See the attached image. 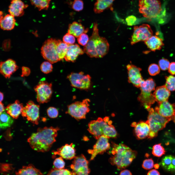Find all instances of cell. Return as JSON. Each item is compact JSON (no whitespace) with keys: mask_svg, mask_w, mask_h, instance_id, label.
Listing matches in <instances>:
<instances>
[{"mask_svg":"<svg viewBox=\"0 0 175 175\" xmlns=\"http://www.w3.org/2000/svg\"><path fill=\"white\" fill-rule=\"evenodd\" d=\"M109 138L105 135L102 136L97 140L93 149L88 150V153L91 155L90 160L94 159L97 155L103 154L110 149Z\"/></svg>","mask_w":175,"mask_h":175,"instance_id":"obj_13","label":"cell"},{"mask_svg":"<svg viewBox=\"0 0 175 175\" xmlns=\"http://www.w3.org/2000/svg\"><path fill=\"white\" fill-rule=\"evenodd\" d=\"M165 86L170 91L175 90V77L172 75L166 76Z\"/></svg>","mask_w":175,"mask_h":175,"instance_id":"obj_38","label":"cell"},{"mask_svg":"<svg viewBox=\"0 0 175 175\" xmlns=\"http://www.w3.org/2000/svg\"><path fill=\"white\" fill-rule=\"evenodd\" d=\"M22 72L21 75L22 77L28 76L30 74V70L28 68L23 66L22 68Z\"/></svg>","mask_w":175,"mask_h":175,"instance_id":"obj_49","label":"cell"},{"mask_svg":"<svg viewBox=\"0 0 175 175\" xmlns=\"http://www.w3.org/2000/svg\"><path fill=\"white\" fill-rule=\"evenodd\" d=\"M112 147L110 153L112 156L109 158V162L119 170L128 167L137 155L136 151L132 150L124 144H118L112 142Z\"/></svg>","mask_w":175,"mask_h":175,"instance_id":"obj_2","label":"cell"},{"mask_svg":"<svg viewBox=\"0 0 175 175\" xmlns=\"http://www.w3.org/2000/svg\"><path fill=\"white\" fill-rule=\"evenodd\" d=\"M154 166V162L152 158L146 159L143 161L142 167L145 169L148 170L152 168Z\"/></svg>","mask_w":175,"mask_h":175,"instance_id":"obj_45","label":"cell"},{"mask_svg":"<svg viewBox=\"0 0 175 175\" xmlns=\"http://www.w3.org/2000/svg\"><path fill=\"white\" fill-rule=\"evenodd\" d=\"M60 130L57 127L39 128L37 131L32 134L27 139V141L31 147L35 151L42 152L48 151L56 141L55 138L58 131Z\"/></svg>","mask_w":175,"mask_h":175,"instance_id":"obj_1","label":"cell"},{"mask_svg":"<svg viewBox=\"0 0 175 175\" xmlns=\"http://www.w3.org/2000/svg\"><path fill=\"white\" fill-rule=\"evenodd\" d=\"M173 157L171 155H167L164 157L162 159L161 165L166 170L169 171H174L172 165Z\"/></svg>","mask_w":175,"mask_h":175,"instance_id":"obj_34","label":"cell"},{"mask_svg":"<svg viewBox=\"0 0 175 175\" xmlns=\"http://www.w3.org/2000/svg\"><path fill=\"white\" fill-rule=\"evenodd\" d=\"M57 40L51 38L46 40L41 49V53L43 58L51 63L60 61L56 50Z\"/></svg>","mask_w":175,"mask_h":175,"instance_id":"obj_7","label":"cell"},{"mask_svg":"<svg viewBox=\"0 0 175 175\" xmlns=\"http://www.w3.org/2000/svg\"><path fill=\"white\" fill-rule=\"evenodd\" d=\"M68 45L60 40H57L56 50L58 56L61 60L64 58L66 53Z\"/></svg>","mask_w":175,"mask_h":175,"instance_id":"obj_33","label":"cell"},{"mask_svg":"<svg viewBox=\"0 0 175 175\" xmlns=\"http://www.w3.org/2000/svg\"><path fill=\"white\" fill-rule=\"evenodd\" d=\"M159 66L156 64H151L149 66L148 71L149 74L152 76H154L158 74L160 72Z\"/></svg>","mask_w":175,"mask_h":175,"instance_id":"obj_41","label":"cell"},{"mask_svg":"<svg viewBox=\"0 0 175 175\" xmlns=\"http://www.w3.org/2000/svg\"><path fill=\"white\" fill-rule=\"evenodd\" d=\"M47 175H72V174L67 169H59L54 168L51 169Z\"/></svg>","mask_w":175,"mask_h":175,"instance_id":"obj_36","label":"cell"},{"mask_svg":"<svg viewBox=\"0 0 175 175\" xmlns=\"http://www.w3.org/2000/svg\"><path fill=\"white\" fill-rule=\"evenodd\" d=\"M95 46L98 58H101L108 53L109 44L107 39L105 37L98 35L94 41Z\"/></svg>","mask_w":175,"mask_h":175,"instance_id":"obj_19","label":"cell"},{"mask_svg":"<svg viewBox=\"0 0 175 175\" xmlns=\"http://www.w3.org/2000/svg\"><path fill=\"white\" fill-rule=\"evenodd\" d=\"M88 161L83 154L75 156L70 166L72 175H89Z\"/></svg>","mask_w":175,"mask_h":175,"instance_id":"obj_11","label":"cell"},{"mask_svg":"<svg viewBox=\"0 0 175 175\" xmlns=\"http://www.w3.org/2000/svg\"><path fill=\"white\" fill-rule=\"evenodd\" d=\"M101 117L96 120L91 121L88 124L87 130L96 139L98 140L102 135L107 137L111 128V125Z\"/></svg>","mask_w":175,"mask_h":175,"instance_id":"obj_6","label":"cell"},{"mask_svg":"<svg viewBox=\"0 0 175 175\" xmlns=\"http://www.w3.org/2000/svg\"><path fill=\"white\" fill-rule=\"evenodd\" d=\"M90 100L86 99L82 101H76L68 106L66 113L70 115L77 120L86 118V115L90 109L89 107Z\"/></svg>","mask_w":175,"mask_h":175,"instance_id":"obj_5","label":"cell"},{"mask_svg":"<svg viewBox=\"0 0 175 175\" xmlns=\"http://www.w3.org/2000/svg\"><path fill=\"white\" fill-rule=\"evenodd\" d=\"M0 102H1L3 100V97H4V95L3 94V93L2 92H1L0 93Z\"/></svg>","mask_w":175,"mask_h":175,"instance_id":"obj_55","label":"cell"},{"mask_svg":"<svg viewBox=\"0 0 175 175\" xmlns=\"http://www.w3.org/2000/svg\"><path fill=\"white\" fill-rule=\"evenodd\" d=\"M88 29H85L84 27L81 24L74 21L69 25L68 33L76 37H78L82 34L87 33Z\"/></svg>","mask_w":175,"mask_h":175,"instance_id":"obj_29","label":"cell"},{"mask_svg":"<svg viewBox=\"0 0 175 175\" xmlns=\"http://www.w3.org/2000/svg\"><path fill=\"white\" fill-rule=\"evenodd\" d=\"M144 43L148 47L153 51L160 50L164 45L162 39L156 35H152Z\"/></svg>","mask_w":175,"mask_h":175,"instance_id":"obj_27","label":"cell"},{"mask_svg":"<svg viewBox=\"0 0 175 175\" xmlns=\"http://www.w3.org/2000/svg\"><path fill=\"white\" fill-rule=\"evenodd\" d=\"M128 74V82L132 84L135 87L140 88V84L143 79L140 73L141 69L131 64L126 66Z\"/></svg>","mask_w":175,"mask_h":175,"instance_id":"obj_14","label":"cell"},{"mask_svg":"<svg viewBox=\"0 0 175 175\" xmlns=\"http://www.w3.org/2000/svg\"><path fill=\"white\" fill-rule=\"evenodd\" d=\"M39 105L35 104L32 101H29L23 107L21 114L23 118L32 123L37 125L40 120Z\"/></svg>","mask_w":175,"mask_h":175,"instance_id":"obj_12","label":"cell"},{"mask_svg":"<svg viewBox=\"0 0 175 175\" xmlns=\"http://www.w3.org/2000/svg\"><path fill=\"white\" fill-rule=\"evenodd\" d=\"M89 39L88 35L86 33H83L78 37L77 41L79 44L85 46L87 44Z\"/></svg>","mask_w":175,"mask_h":175,"instance_id":"obj_43","label":"cell"},{"mask_svg":"<svg viewBox=\"0 0 175 175\" xmlns=\"http://www.w3.org/2000/svg\"><path fill=\"white\" fill-rule=\"evenodd\" d=\"M0 114L3 112L4 111L5 108L4 106V104L1 102H0Z\"/></svg>","mask_w":175,"mask_h":175,"instance_id":"obj_54","label":"cell"},{"mask_svg":"<svg viewBox=\"0 0 175 175\" xmlns=\"http://www.w3.org/2000/svg\"><path fill=\"white\" fill-rule=\"evenodd\" d=\"M23 104L18 100L15 102L8 105L5 108L6 112L13 118L17 119L21 113Z\"/></svg>","mask_w":175,"mask_h":175,"instance_id":"obj_24","label":"cell"},{"mask_svg":"<svg viewBox=\"0 0 175 175\" xmlns=\"http://www.w3.org/2000/svg\"><path fill=\"white\" fill-rule=\"evenodd\" d=\"M155 83L153 79L149 78L146 80H143L140 87L141 91L152 92L155 90Z\"/></svg>","mask_w":175,"mask_h":175,"instance_id":"obj_32","label":"cell"},{"mask_svg":"<svg viewBox=\"0 0 175 175\" xmlns=\"http://www.w3.org/2000/svg\"><path fill=\"white\" fill-rule=\"evenodd\" d=\"M52 87L51 83L44 81H40L34 87L37 100L39 104L47 103L50 101L52 92Z\"/></svg>","mask_w":175,"mask_h":175,"instance_id":"obj_9","label":"cell"},{"mask_svg":"<svg viewBox=\"0 0 175 175\" xmlns=\"http://www.w3.org/2000/svg\"><path fill=\"white\" fill-rule=\"evenodd\" d=\"M172 120H173V122L175 123V116L172 119Z\"/></svg>","mask_w":175,"mask_h":175,"instance_id":"obj_57","label":"cell"},{"mask_svg":"<svg viewBox=\"0 0 175 175\" xmlns=\"http://www.w3.org/2000/svg\"><path fill=\"white\" fill-rule=\"evenodd\" d=\"M114 0H96L94 5V11L96 14L100 13L105 9H110L113 11V3Z\"/></svg>","mask_w":175,"mask_h":175,"instance_id":"obj_26","label":"cell"},{"mask_svg":"<svg viewBox=\"0 0 175 175\" xmlns=\"http://www.w3.org/2000/svg\"><path fill=\"white\" fill-rule=\"evenodd\" d=\"M119 175H132L131 173L129 170L124 169L120 173Z\"/></svg>","mask_w":175,"mask_h":175,"instance_id":"obj_53","label":"cell"},{"mask_svg":"<svg viewBox=\"0 0 175 175\" xmlns=\"http://www.w3.org/2000/svg\"><path fill=\"white\" fill-rule=\"evenodd\" d=\"M137 99L141 105L146 109L150 107L155 101L153 93L152 92L141 91Z\"/></svg>","mask_w":175,"mask_h":175,"instance_id":"obj_25","label":"cell"},{"mask_svg":"<svg viewBox=\"0 0 175 175\" xmlns=\"http://www.w3.org/2000/svg\"><path fill=\"white\" fill-rule=\"evenodd\" d=\"M0 65V73L6 78H9L18 68L15 61L11 59L1 62Z\"/></svg>","mask_w":175,"mask_h":175,"instance_id":"obj_18","label":"cell"},{"mask_svg":"<svg viewBox=\"0 0 175 175\" xmlns=\"http://www.w3.org/2000/svg\"><path fill=\"white\" fill-rule=\"evenodd\" d=\"M76 151L73 144L71 143L70 144H66L58 148L54 153L60 156L63 158L71 160L75 157Z\"/></svg>","mask_w":175,"mask_h":175,"instance_id":"obj_20","label":"cell"},{"mask_svg":"<svg viewBox=\"0 0 175 175\" xmlns=\"http://www.w3.org/2000/svg\"><path fill=\"white\" fill-rule=\"evenodd\" d=\"M154 110L161 115L171 120L175 116V103L171 104L168 101L158 104Z\"/></svg>","mask_w":175,"mask_h":175,"instance_id":"obj_15","label":"cell"},{"mask_svg":"<svg viewBox=\"0 0 175 175\" xmlns=\"http://www.w3.org/2000/svg\"><path fill=\"white\" fill-rule=\"evenodd\" d=\"M153 34L150 26L147 24H143L139 26H135L134 31L131 39V44L133 45L140 42H145Z\"/></svg>","mask_w":175,"mask_h":175,"instance_id":"obj_10","label":"cell"},{"mask_svg":"<svg viewBox=\"0 0 175 175\" xmlns=\"http://www.w3.org/2000/svg\"><path fill=\"white\" fill-rule=\"evenodd\" d=\"M139 12L145 17L158 19L165 15L158 0H139Z\"/></svg>","mask_w":175,"mask_h":175,"instance_id":"obj_3","label":"cell"},{"mask_svg":"<svg viewBox=\"0 0 175 175\" xmlns=\"http://www.w3.org/2000/svg\"><path fill=\"white\" fill-rule=\"evenodd\" d=\"M98 35V25L97 23H94L92 35L90 37L87 44L84 46L83 50L84 52L90 57L98 58L95 46L94 41Z\"/></svg>","mask_w":175,"mask_h":175,"instance_id":"obj_16","label":"cell"},{"mask_svg":"<svg viewBox=\"0 0 175 175\" xmlns=\"http://www.w3.org/2000/svg\"><path fill=\"white\" fill-rule=\"evenodd\" d=\"M147 175H160V174L157 170L153 169L149 171L147 173Z\"/></svg>","mask_w":175,"mask_h":175,"instance_id":"obj_52","label":"cell"},{"mask_svg":"<svg viewBox=\"0 0 175 175\" xmlns=\"http://www.w3.org/2000/svg\"><path fill=\"white\" fill-rule=\"evenodd\" d=\"M170 63L168 60L164 58L160 60L158 62L159 67L163 70H166L168 69Z\"/></svg>","mask_w":175,"mask_h":175,"instance_id":"obj_47","label":"cell"},{"mask_svg":"<svg viewBox=\"0 0 175 175\" xmlns=\"http://www.w3.org/2000/svg\"><path fill=\"white\" fill-rule=\"evenodd\" d=\"M63 40L64 43L68 45L73 44L75 41L74 36L68 33L63 36Z\"/></svg>","mask_w":175,"mask_h":175,"instance_id":"obj_42","label":"cell"},{"mask_svg":"<svg viewBox=\"0 0 175 175\" xmlns=\"http://www.w3.org/2000/svg\"><path fill=\"white\" fill-rule=\"evenodd\" d=\"M71 7L74 10L79 11L84 8V3L82 0H74L71 3Z\"/></svg>","mask_w":175,"mask_h":175,"instance_id":"obj_40","label":"cell"},{"mask_svg":"<svg viewBox=\"0 0 175 175\" xmlns=\"http://www.w3.org/2000/svg\"></svg>","mask_w":175,"mask_h":175,"instance_id":"obj_58","label":"cell"},{"mask_svg":"<svg viewBox=\"0 0 175 175\" xmlns=\"http://www.w3.org/2000/svg\"><path fill=\"white\" fill-rule=\"evenodd\" d=\"M131 126L134 127V133L138 139H142L148 137L150 132V128L148 122L140 121L137 123L133 122Z\"/></svg>","mask_w":175,"mask_h":175,"instance_id":"obj_17","label":"cell"},{"mask_svg":"<svg viewBox=\"0 0 175 175\" xmlns=\"http://www.w3.org/2000/svg\"><path fill=\"white\" fill-rule=\"evenodd\" d=\"M169 72L172 75H175V62H172L170 63L168 69Z\"/></svg>","mask_w":175,"mask_h":175,"instance_id":"obj_50","label":"cell"},{"mask_svg":"<svg viewBox=\"0 0 175 175\" xmlns=\"http://www.w3.org/2000/svg\"><path fill=\"white\" fill-rule=\"evenodd\" d=\"M154 167L156 169H158L159 167V165L158 164H156L154 165Z\"/></svg>","mask_w":175,"mask_h":175,"instance_id":"obj_56","label":"cell"},{"mask_svg":"<svg viewBox=\"0 0 175 175\" xmlns=\"http://www.w3.org/2000/svg\"><path fill=\"white\" fill-rule=\"evenodd\" d=\"M31 4L39 10H46L49 7L51 0H30Z\"/></svg>","mask_w":175,"mask_h":175,"instance_id":"obj_35","label":"cell"},{"mask_svg":"<svg viewBox=\"0 0 175 175\" xmlns=\"http://www.w3.org/2000/svg\"><path fill=\"white\" fill-rule=\"evenodd\" d=\"M47 112L48 116L52 118L57 117L59 114L57 109L55 108L52 107H49L47 109Z\"/></svg>","mask_w":175,"mask_h":175,"instance_id":"obj_46","label":"cell"},{"mask_svg":"<svg viewBox=\"0 0 175 175\" xmlns=\"http://www.w3.org/2000/svg\"><path fill=\"white\" fill-rule=\"evenodd\" d=\"M16 175H43L41 171L32 164L23 166L16 173Z\"/></svg>","mask_w":175,"mask_h":175,"instance_id":"obj_30","label":"cell"},{"mask_svg":"<svg viewBox=\"0 0 175 175\" xmlns=\"http://www.w3.org/2000/svg\"><path fill=\"white\" fill-rule=\"evenodd\" d=\"M136 19V18L135 16L131 15L127 17L126 19V20L128 25L131 26L133 25Z\"/></svg>","mask_w":175,"mask_h":175,"instance_id":"obj_48","label":"cell"},{"mask_svg":"<svg viewBox=\"0 0 175 175\" xmlns=\"http://www.w3.org/2000/svg\"><path fill=\"white\" fill-rule=\"evenodd\" d=\"M61 157L56 158L53 162L55 168L57 169H63L65 166V163Z\"/></svg>","mask_w":175,"mask_h":175,"instance_id":"obj_44","label":"cell"},{"mask_svg":"<svg viewBox=\"0 0 175 175\" xmlns=\"http://www.w3.org/2000/svg\"><path fill=\"white\" fill-rule=\"evenodd\" d=\"M83 50L77 44L68 45L67 51L64 58L68 62H75L78 56L83 54Z\"/></svg>","mask_w":175,"mask_h":175,"instance_id":"obj_21","label":"cell"},{"mask_svg":"<svg viewBox=\"0 0 175 175\" xmlns=\"http://www.w3.org/2000/svg\"><path fill=\"white\" fill-rule=\"evenodd\" d=\"M2 171L6 172H9V170H11V167H12L10 164H2Z\"/></svg>","mask_w":175,"mask_h":175,"instance_id":"obj_51","label":"cell"},{"mask_svg":"<svg viewBox=\"0 0 175 175\" xmlns=\"http://www.w3.org/2000/svg\"><path fill=\"white\" fill-rule=\"evenodd\" d=\"M28 6L20 0H12L9 6L8 11L10 14L14 17L21 16L24 14V9Z\"/></svg>","mask_w":175,"mask_h":175,"instance_id":"obj_22","label":"cell"},{"mask_svg":"<svg viewBox=\"0 0 175 175\" xmlns=\"http://www.w3.org/2000/svg\"><path fill=\"white\" fill-rule=\"evenodd\" d=\"M147 110L149 112L147 121L150 128L148 138L152 139L157 136L158 131L164 128L171 120L161 115L153 108L150 107Z\"/></svg>","mask_w":175,"mask_h":175,"instance_id":"obj_4","label":"cell"},{"mask_svg":"<svg viewBox=\"0 0 175 175\" xmlns=\"http://www.w3.org/2000/svg\"><path fill=\"white\" fill-rule=\"evenodd\" d=\"M16 20L14 17L10 14H7L0 20L1 28L3 30H10L15 27Z\"/></svg>","mask_w":175,"mask_h":175,"instance_id":"obj_28","label":"cell"},{"mask_svg":"<svg viewBox=\"0 0 175 175\" xmlns=\"http://www.w3.org/2000/svg\"><path fill=\"white\" fill-rule=\"evenodd\" d=\"M153 94L155 101L158 104L166 101L170 95V91L165 85L157 87Z\"/></svg>","mask_w":175,"mask_h":175,"instance_id":"obj_23","label":"cell"},{"mask_svg":"<svg viewBox=\"0 0 175 175\" xmlns=\"http://www.w3.org/2000/svg\"><path fill=\"white\" fill-rule=\"evenodd\" d=\"M13 118L6 112L4 111L0 114V126L2 129L10 127L14 122Z\"/></svg>","mask_w":175,"mask_h":175,"instance_id":"obj_31","label":"cell"},{"mask_svg":"<svg viewBox=\"0 0 175 175\" xmlns=\"http://www.w3.org/2000/svg\"><path fill=\"white\" fill-rule=\"evenodd\" d=\"M71 86L83 90H88L91 85V77L84 72H71L67 76Z\"/></svg>","mask_w":175,"mask_h":175,"instance_id":"obj_8","label":"cell"},{"mask_svg":"<svg viewBox=\"0 0 175 175\" xmlns=\"http://www.w3.org/2000/svg\"><path fill=\"white\" fill-rule=\"evenodd\" d=\"M40 68L42 72L45 74H48L52 71L53 66L51 63L49 62L45 61L41 64Z\"/></svg>","mask_w":175,"mask_h":175,"instance_id":"obj_39","label":"cell"},{"mask_svg":"<svg viewBox=\"0 0 175 175\" xmlns=\"http://www.w3.org/2000/svg\"><path fill=\"white\" fill-rule=\"evenodd\" d=\"M166 151L160 143L155 144L153 147L152 154L155 156L160 157L165 154Z\"/></svg>","mask_w":175,"mask_h":175,"instance_id":"obj_37","label":"cell"}]
</instances>
